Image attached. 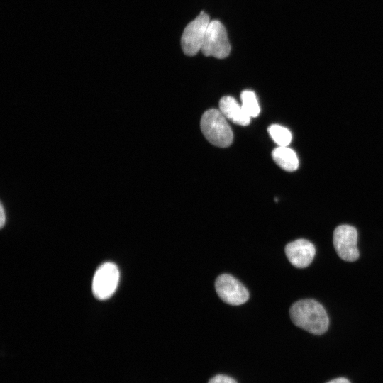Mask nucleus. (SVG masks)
I'll list each match as a JSON object with an SVG mask.
<instances>
[{
	"label": "nucleus",
	"instance_id": "4",
	"mask_svg": "<svg viewBox=\"0 0 383 383\" xmlns=\"http://www.w3.org/2000/svg\"><path fill=\"white\" fill-rule=\"evenodd\" d=\"M210 21L209 16L201 11L187 25L181 38L182 48L185 55L194 56L201 51Z\"/></svg>",
	"mask_w": 383,
	"mask_h": 383
},
{
	"label": "nucleus",
	"instance_id": "12",
	"mask_svg": "<svg viewBox=\"0 0 383 383\" xmlns=\"http://www.w3.org/2000/svg\"><path fill=\"white\" fill-rule=\"evenodd\" d=\"M268 132L278 146H287L292 141V133L289 129L278 124L271 125Z\"/></svg>",
	"mask_w": 383,
	"mask_h": 383
},
{
	"label": "nucleus",
	"instance_id": "13",
	"mask_svg": "<svg viewBox=\"0 0 383 383\" xmlns=\"http://www.w3.org/2000/svg\"><path fill=\"white\" fill-rule=\"evenodd\" d=\"M208 383H237V382L229 376L218 374L209 379Z\"/></svg>",
	"mask_w": 383,
	"mask_h": 383
},
{
	"label": "nucleus",
	"instance_id": "10",
	"mask_svg": "<svg viewBox=\"0 0 383 383\" xmlns=\"http://www.w3.org/2000/svg\"><path fill=\"white\" fill-rule=\"evenodd\" d=\"M274 161L283 170L295 171L299 167V160L296 152L287 146H278L272 152Z\"/></svg>",
	"mask_w": 383,
	"mask_h": 383
},
{
	"label": "nucleus",
	"instance_id": "15",
	"mask_svg": "<svg viewBox=\"0 0 383 383\" xmlns=\"http://www.w3.org/2000/svg\"><path fill=\"white\" fill-rule=\"evenodd\" d=\"M326 383H350L348 379L344 377H339L332 379Z\"/></svg>",
	"mask_w": 383,
	"mask_h": 383
},
{
	"label": "nucleus",
	"instance_id": "6",
	"mask_svg": "<svg viewBox=\"0 0 383 383\" xmlns=\"http://www.w3.org/2000/svg\"><path fill=\"white\" fill-rule=\"evenodd\" d=\"M357 231L350 225H340L333 232V245L338 256L343 260L353 262L359 258L357 247Z\"/></svg>",
	"mask_w": 383,
	"mask_h": 383
},
{
	"label": "nucleus",
	"instance_id": "8",
	"mask_svg": "<svg viewBox=\"0 0 383 383\" xmlns=\"http://www.w3.org/2000/svg\"><path fill=\"white\" fill-rule=\"evenodd\" d=\"M285 254L292 265L298 268H304L313 260L316 248L308 240L300 238L286 245Z\"/></svg>",
	"mask_w": 383,
	"mask_h": 383
},
{
	"label": "nucleus",
	"instance_id": "2",
	"mask_svg": "<svg viewBox=\"0 0 383 383\" xmlns=\"http://www.w3.org/2000/svg\"><path fill=\"white\" fill-rule=\"evenodd\" d=\"M200 126L203 135L211 144L226 148L232 143L233 131L220 110L211 109L204 112Z\"/></svg>",
	"mask_w": 383,
	"mask_h": 383
},
{
	"label": "nucleus",
	"instance_id": "1",
	"mask_svg": "<svg viewBox=\"0 0 383 383\" xmlns=\"http://www.w3.org/2000/svg\"><path fill=\"white\" fill-rule=\"evenodd\" d=\"M289 315L293 323L309 333L322 335L329 326V318L323 306L318 301L307 299L292 304Z\"/></svg>",
	"mask_w": 383,
	"mask_h": 383
},
{
	"label": "nucleus",
	"instance_id": "5",
	"mask_svg": "<svg viewBox=\"0 0 383 383\" xmlns=\"http://www.w3.org/2000/svg\"><path fill=\"white\" fill-rule=\"evenodd\" d=\"M118 267L111 262L102 264L96 270L92 281V292L99 300L110 298L116 292L119 282Z\"/></svg>",
	"mask_w": 383,
	"mask_h": 383
},
{
	"label": "nucleus",
	"instance_id": "11",
	"mask_svg": "<svg viewBox=\"0 0 383 383\" xmlns=\"http://www.w3.org/2000/svg\"><path fill=\"white\" fill-rule=\"evenodd\" d=\"M242 107L250 117H256L260 113V106L255 94L250 90H245L240 95Z\"/></svg>",
	"mask_w": 383,
	"mask_h": 383
},
{
	"label": "nucleus",
	"instance_id": "14",
	"mask_svg": "<svg viewBox=\"0 0 383 383\" xmlns=\"http://www.w3.org/2000/svg\"><path fill=\"white\" fill-rule=\"evenodd\" d=\"M0 226L2 228L6 223V213L4 211L2 204H1V213H0Z\"/></svg>",
	"mask_w": 383,
	"mask_h": 383
},
{
	"label": "nucleus",
	"instance_id": "3",
	"mask_svg": "<svg viewBox=\"0 0 383 383\" xmlns=\"http://www.w3.org/2000/svg\"><path fill=\"white\" fill-rule=\"evenodd\" d=\"M231 49L227 32L223 23L218 20L211 21L201 50L203 55L223 59L229 55Z\"/></svg>",
	"mask_w": 383,
	"mask_h": 383
},
{
	"label": "nucleus",
	"instance_id": "7",
	"mask_svg": "<svg viewBox=\"0 0 383 383\" xmlns=\"http://www.w3.org/2000/svg\"><path fill=\"white\" fill-rule=\"evenodd\" d=\"M215 287L218 296L228 304L241 305L249 299V292L245 286L231 274H223L218 276Z\"/></svg>",
	"mask_w": 383,
	"mask_h": 383
},
{
	"label": "nucleus",
	"instance_id": "9",
	"mask_svg": "<svg viewBox=\"0 0 383 383\" xmlns=\"http://www.w3.org/2000/svg\"><path fill=\"white\" fill-rule=\"evenodd\" d=\"M219 110L226 118L230 119L235 124L247 126L250 123L251 118L232 96H225L221 99Z\"/></svg>",
	"mask_w": 383,
	"mask_h": 383
}]
</instances>
